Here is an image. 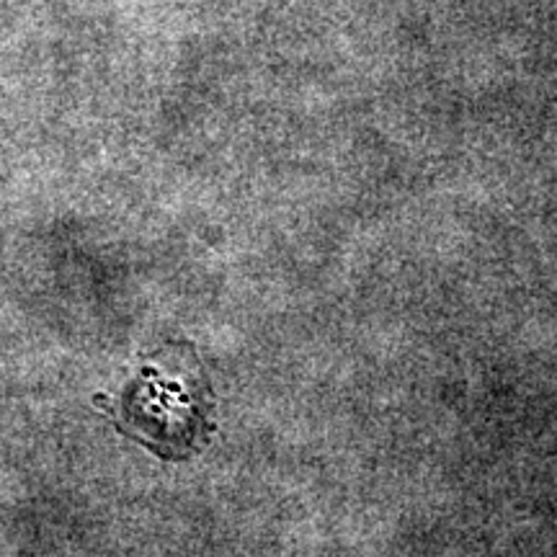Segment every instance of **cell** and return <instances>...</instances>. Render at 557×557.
Wrapping results in <instances>:
<instances>
[{
  "label": "cell",
  "mask_w": 557,
  "mask_h": 557,
  "mask_svg": "<svg viewBox=\"0 0 557 557\" xmlns=\"http://www.w3.org/2000/svg\"><path fill=\"white\" fill-rule=\"evenodd\" d=\"M124 413L132 423H137L139 431L148 436V442H158L163 416H171L173 434H176L178 451H189L194 436L199 434L201 418H197L194 400H189L184 382L158 380L150 374L148 380L139 382V387L127 398V406L122 403ZM205 426V423H201Z\"/></svg>",
  "instance_id": "cell-1"
}]
</instances>
